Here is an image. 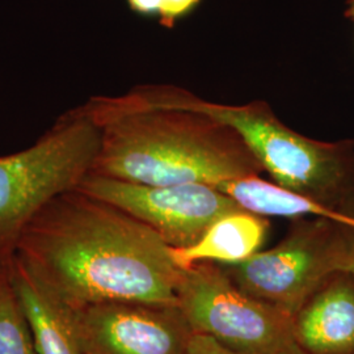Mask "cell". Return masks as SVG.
Masks as SVG:
<instances>
[{"label":"cell","mask_w":354,"mask_h":354,"mask_svg":"<svg viewBox=\"0 0 354 354\" xmlns=\"http://www.w3.org/2000/svg\"><path fill=\"white\" fill-rule=\"evenodd\" d=\"M19 259L73 308L100 304L178 306L184 270L158 232L74 189L54 198L16 244Z\"/></svg>","instance_id":"1"},{"label":"cell","mask_w":354,"mask_h":354,"mask_svg":"<svg viewBox=\"0 0 354 354\" xmlns=\"http://www.w3.org/2000/svg\"><path fill=\"white\" fill-rule=\"evenodd\" d=\"M82 106L100 131L91 175L149 187H219L266 172L232 127L203 112L153 102L140 86Z\"/></svg>","instance_id":"2"},{"label":"cell","mask_w":354,"mask_h":354,"mask_svg":"<svg viewBox=\"0 0 354 354\" xmlns=\"http://www.w3.org/2000/svg\"><path fill=\"white\" fill-rule=\"evenodd\" d=\"M153 102L203 112L232 127L283 188L342 215H354V140H314L285 125L264 100L207 102L172 84L142 86Z\"/></svg>","instance_id":"3"},{"label":"cell","mask_w":354,"mask_h":354,"mask_svg":"<svg viewBox=\"0 0 354 354\" xmlns=\"http://www.w3.org/2000/svg\"><path fill=\"white\" fill-rule=\"evenodd\" d=\"M100 149L99 127L79 106L32 147L0 156V251L16 247L49 203L88 176Z\"/></svg>","instance_id":"4"},{"label":"cell","mask_w":354,"mask_h":354,"mask_svg":"<svg viewBox=\"0 0 354 354\" xmlns=\"http://www.w3.org/2000/svg\"><path fill=\"white\" fill-rule=\"evenodd\" d=\"M348 219L292 221L276 247L239 264L221 266L239 289L294 317L330 276L342 272Z\"/></svg>","instance_id":"5"},{"label":"cell","mask_w":354,"mask_h":354,"mask_svg":"<svg viewBox=\"0 0 354 354\" xmlns=\"http://www.w3.org/2000/svg\"><path fill=\"white\" fill-rule=\"evenodd\" d=\"M178 307L194 333L238 354H306L292 317L239 289L214 263L184 270Z\"/></svg>","instance_id":"6"},{"label":"cell","mask_w":354,"mask_h":354,"mask_svg":"<svg viewBox=\"0 0 354 354\" xmlns=\"http://www.w3.org/2000/svg\"><path fill=\"white\" fill-rule=\"evenodd\" d=\"M152 228L169 247H189L215 221L241 207L212 185L149 187L91 175L76 188Z\"/></svg>","instance_id":"7"},{"label":"cell","mask_w":354,"mask_h":354,"mask_svg":"<svg viewBox=\"0 0 354 354\" xmlns=\"http://www.w3.org/2000/svg\"><path fill=\"white\" fill-rule=\"evenodd\" d=\"M73 313L86 354H187L194 335L178 306L89 304Z\"/></svg>","instance_id":"8"},{"label":"cell","mask_w":354,"mask_h":354,"mask_svg":"<svg viewBox=\"0 0 354 354\" xmlns=\"http://www.w3.org/2000/svg\"><path fill=\"white\" fill-rule=\"evenodd\" d=\"M306 354H354V274L330 276L292 317Z\"/></svg>","instance_id":"9"},{"label":"cell","mask_w":354,"mask_h":354,"mask_svg":"<svg viewBox=\"0 0 354 354\" xmlns=\"http://www.w3.org/2000/svg\"><path fill=\"white\" fill-rule=\"evenodd\" d=\"M11 285L38 354H86L73 308L26 268L15 261Z\"/></svg>","instance_id":"10"},{"label":"cell","mask_w":354,"mask_h":354,"mask_svg":"<svg viewBox=\"0 0 354 354\" xmlns=\"http://www.w3.org/2000/svg\"><path fill=\"white\" fill-rule=\"evenodd\" d=\"M269 227L264 216L243 209L235 210L218 218L200 241L189 247H169V253L183 270L198 263L239 264L261 251Z\"/></svg>","instance_id":"11"},{"label":"cell","mask_w":354,"mask_h":354,"mask_svg":"<svg viewBox=\"0 0 354 354\" xmlns=\"http://www.w3.org/2000/svg\"><path fill=\"white\" fill-rule=\"evenodd\" d=\"M221 192L247 210L260 216L288 218L291 221L328 216L346 221L351 215L337 214L302 194L281 187L277 183H269L260 176H248L230 180L219 187Z\"/></svg>","instance_id":"12"},{"label":"cell","mask_w":354,"mask_h":354,"mask_svg":"<svg viewBox=\"0 0 354 354\" xmlns=\"http://www.w3.org/2000/svg\"><path fill=\"white\" fill-rule=\"evenodd\" d=\"M0 354H38L12 285L0 279Z\"/></svg>","instance_id":"13"},{"label":"cell","mask_w":354,"mask_h":354,"mask_svg":"<svg viewBox=\"0 0 354 354\" xmlns=\"http://www.w3.org/2000/svg\"><path fill=\"white\" fill-rule=\"evenodd\" d=\"M200 0H160V7L158 15L160 16V23L165 28H172L177 19L193 10Z\"/></svg>","instance_id":"14"},{"label":"cell","mask_w":354,"mask_h":354,"mask_svg":"<svg viewBox=\"0 0 354 354\" xmlns=\"http://www.w3.org/2000/svg\"><path fill=\"white\" fill-rule=\"evenodd\" d=\"M187 354H238L228 351L214 342L212 337L201 333H194L190 342L189 349Z\"/></svg>","instance_id":"15"},{"label":"cell","mask_w":354,"mask_h":354,"mask_svg":"<svg viewBox=\"0 0 354 354\" xmlns=\"http://www.w3.org/2000/svg\"><path fill=\"white\" fill-rule=\"evenodd\" d=\"M348 241H346V251L342 272H349L354 274V223L353 216L348 219Z\"/></svg>","instance_id":"16"},{"label":"cell","mask_w":354,"mask_h":354,"mask_svg":"<svg viewBox=\"0 0 354 354\" xmlns=\"http://www.w3.org/2000/svg\"><path fill=\"white\" fill-rule=\"evenodd\" d=\"M130 8L136 12L152 15L159 12L160 0H127Z\"/></svg>","instance_id":"17"},{"label":"cell","mask_w":354,"mask_h":354,"mask_svg":"<svg viewBox=\"0 0 354 354\" xmlns=\"http://www.w3.org/2000/svg\"><path fill=\"white\" fill-rule=\"evenodd\" d=\"M346 17L354 21V0H349L348 3V10H346Z\"/></svg>","instance_id":"18"},{"label":"cell","mask_w":354,"mask_h":354,"mask_svg":"<svg viewBox=\"0 0 354 354\" xmlns=\"http://www.w3.org/2000/svg\"><path fill=\"white\" fill-rule=\"evenodd\" d=\"M353 223H354V216H353Z\"/></svg>","instance_id":"19"}]
</instances>
